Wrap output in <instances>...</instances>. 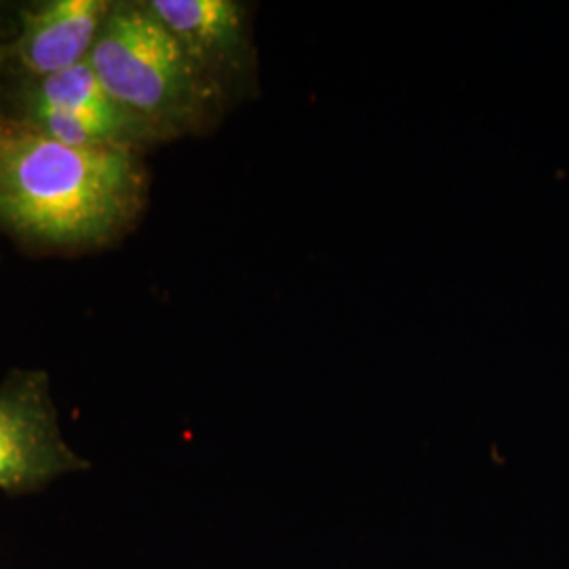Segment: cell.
<instances>
[{"mask_svg": "<svg viewBox=\"0 0 569 569\" xmlns=\"http://www.w3.org/2000/svg\"><path fill=\"white\" fill-rule=\"evenodd\" d=\"M0 112L77 148L146 152L159 140L103 89L89 60L37 81L2 82Z\"/></svg>", "mask_w": 569, "mask_h": 569, "instance_id": "obj_3", "label": "cell"}, {"mask_svg": "<svg viewBox=\"0 0 569 569\" xmlns=\"http://www.w3.org/2000/svg\"><path fill=\"white\" fill-rule=\"evenodd\" d=\"M142 152L56 142L0 112V230L42 251L121 241L148 204Z\"/></svg>", "mask_w": 569, "mask_h": 569, "instance_id": "obj_1", "label": "cell"}, {"mask_svg": "<svg viewBox=\"0 0 569 569\" xmlns=\"http://www.w3.org/2000/svg\"><path fill=\"white\" fill-rule=\"evenodd\" d=\"M89 63L108 96L161 143L216 127L230 106L143 0H112Z\"/></svg>", "mask_w": 569, "mask_h": 569, "instance_id": "obj_2", "label": "cell"}, {"mask_svg": "<svg viewBox=\"0 0 569 569\" xmlns=\"http://www.w3.org/2000/svg\"><path fill=\"white\" fill-rule=\"evenodd\" d=\"M112 0H42L0 39V84L37 81L89 60Z\"/></svg>", "mask_w": 569, "mask_h": 569, "instance_id": "obj_6", "label": "cell"}, {"mask_svg": "<svg viewBox=\"0 0 569 569\" xmlns=\"http://www.w3.org/2000/svg\"><path fill=\"white\" fill-rule=\"evenodd\" d=\"M66 441L44 369H11L0 380V491L30 496L89 470Z\"/></svg>", "mask_w": 569, "mask_h": 569, "instance_id": "obj_4", "label": "cell"}, {"mask_svg": "<svg viewBox=\"0 0 569 569\" xmlns=\"http://www.w3.org/2000/svg\"><path fill=\"white\" fill-rule=\"evenodd\" d=\"M182 44L188 58L213 82L226 102L256 89L258 53L251 7L239 0H143Z\"/></svg>", "mask_w": 569, "mask_h": 569, "instance_id": "obj_5", "label": "cell"}]
</instances>
